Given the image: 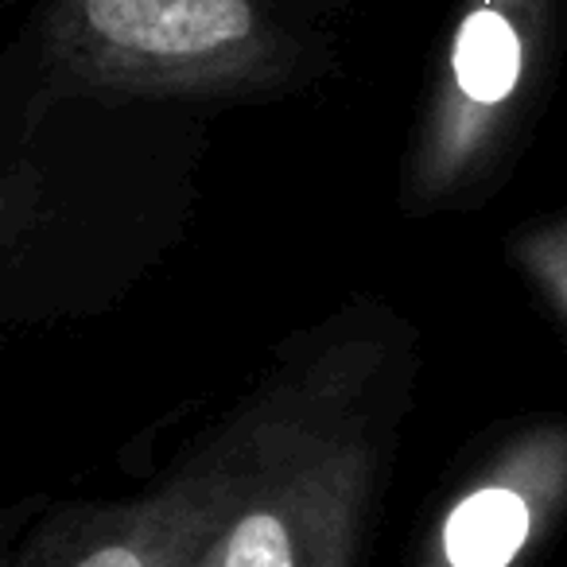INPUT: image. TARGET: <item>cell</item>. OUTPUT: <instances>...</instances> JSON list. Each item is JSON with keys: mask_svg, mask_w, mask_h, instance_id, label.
<instances>
[{"mask_svg": "<svg viewBox=\"0 0 567 567\" xmlns=\"http://www.w3.org/2000/svg\"><path fill=\"white\" fill-rule=\"evenodd\" d=\"M257 466V443L245 463L218 455V463L183 474L164 494L128 509L94 517L86 533L66 536V548L32 567H187L234 520Z\"/></svg>", "mask_w": 567, "mask_h": 567, "instance_id": "3", "label": "cell"}, {"mask_svg": "<svg viewBox=\"0 0 567 567\" xmlns=\"http://www.w3.org/2000/svg\"><path fill=\"white\" fill-rule=\"evenodd\" d=\"M525 74V20L505 0H478L451 43V113L443 128V164L471 156L497 110L513 102Z\"/></svg>", "mask_w": 567, "mask_h": 567, "instance_id": "5", "label": "cell"}, {"mask_svg": "<svg viewBox=\"0 0 567 567\" xmlns=\"http://www.w3.org/2000/svg\"><path fill=\"white\" fill-rule=\"evenodd\" d=\"M365 489L362 440H260L252 482L221 533V567H347Z\"/></svg>", "mask_w": 567, "mask_h": 567, "instance_id": "2", "label": "cell"}, {"mask_svg": "<svg viewBox=\"0 0 567 567\" xmlns=\"http://www.w3.org/2000/svg\"><path fill=\"white\" fill-rule=\"evenodd\" d=\"M55 43L97 86L159 94L237 86L276 59L252 0H71Z\"/></svg>", "mask_w": 567, "mask_h": 567, "instance_id": "1", "label": "cell"}, {"mask_svg": "<svg viewBox=\"0 0 567 567\" xmlns=\"http://www.w3.org/2000/svg\"><path fill=\"white\" fill-rule=\"evenodd\" d=\"M564 489L567 432L533 435L451 505L424 567H517Z\"/></svg>", "mask_w": 567, "mask_h": 567, "instance_id": "4", "label": "cell"}, {"mask_svg": "<svg viewBox=\"0 0 567 567\" xmlns=\"http://www.w3.org/2000/svg\"><path fill=\"white\" fill-rule=\"evenodd\" d=\"M187 567H221V536L210 544V548L203 551V556H198V559H190Z\"/></svg>", "mask_w": 567, "mask_h": 567, "instance_id": "7", "label": "cell"}, {"mask_svg": "<svg viewBox=\"0 0 567 567\" xmlns=\"http://www.w3.org/2000/svg\"><path fill=\"white\" fill-rule=\"evenodd\" d=\"M520 257H525V265L533 268L536 280L544 284V292H548L567 316V218L548 229H540L536 237H528Z\"/></svg>", "mask_w": 567, "mask_h": 567, "instance_id": "6", "label": "cell"}]
</instances>
